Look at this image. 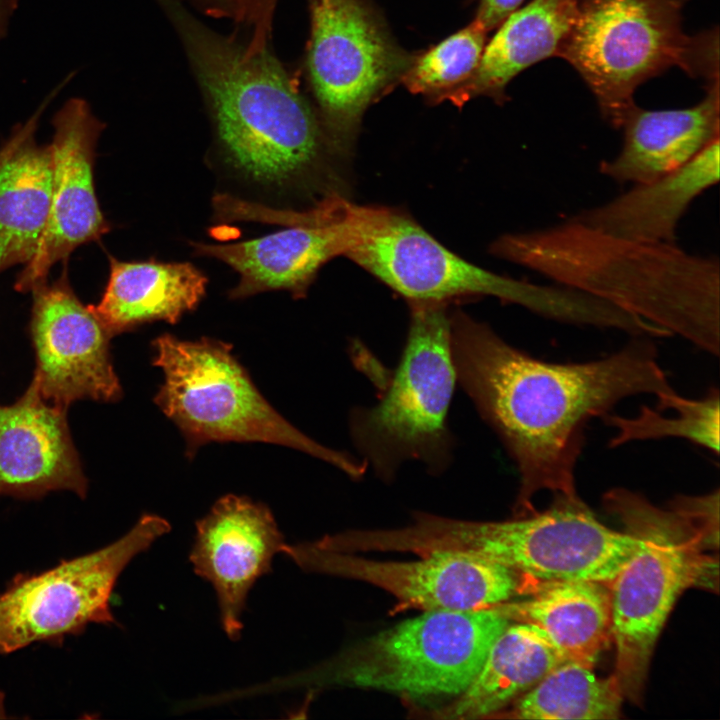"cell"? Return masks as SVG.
<instances>
[{
    "label": "cell",
    "instance_id": "27",
    "mask_svg": "<svg viewBox=\"0 0 720 720\" xmlns=\"http://www.w3.org/2000/svg\"><path fill=\"white\" fill-rule=\"evenodd\" d=\"M671 415H664L656 406H642L635 416L606 414L605 423L616 430L609 447L631 441L678 437L701 446L715 456L719 454L720 397L712 388L702 398L680 396L668 407ZM666 409V408H665Z\"/></svg>",
    "mask_w": 720,
    "mask_h": 720
},
{
    "label": "cell",
    "instance_id": "1",
    "mask_svg": "<svg viewBox=\"0 0 720 720\" xmlns=\"http://www.w3.org/2000/svg\"><path fill=\"white\" fill-rule=\"evenodd\" d=\"M449 317L457 382L515 463L518 512H529L540 491L577 493L576 465L592 418L631 396L651 394L663 404L677 394L649 336L597 360L551 363L461 310Z\"/></svg>",
    "mask_w": 720,
    "mask_h": 720
},
{
    "label": "cell",
    "instance_id": "22",
    "mask_svg": "<svg viewBox=\"0 0 720 720\" xmlns=\"http://www.w3.org/2000/svg\"><path fill=\"white\" fill-rule=\"evenodd\" d=\"M493 607L511 622L541 630L565 661L593 667L613 639L611 594L606 584L538 583L527 598Z\"/></svg>",
    "mask_w": 720,
    "mask_h": 720
},
{
    "label": "cell",
    "instance_id": "10",
    "mask_svg": "<svg viewBox=\"0 0 720 720\" xmlns=\"http://www.w3.org/2000/svg\"><path fill=\"white\" fill-rule=\"evenodd\" d=\"M400 361L379 402L352 410V441L367 466L390 480L411 460L431 473L450 464L448 412L457 382L450 317L443 303H412Z\"/></svg>",
    "mask_w": 720,
    "mask_h": 720
},
{
    "label": "cell",
    "instance_id": "8",
    "mask_svg": "<svg viewBox=\"0 0 720 720\" xmlns=\"http://www.w3.org/2000/svg\"><path fill=\"white\" fill-rule=\"evenodd\" d=\"M153 348L154 365L164 374L154 402L183 434L188 457L212 441L267 442L314 456L353 479L364 475L363 460L316 442L283 418L256 388L230 344L163 334Z\"/></svg>",
    "mask_w": 720,
    "mask_h": 720
},
{
    "label": "cell",
    "instance_id": "26",
    "mask_svg": "<svg viewBox=\"0 0 720 720\" xmlns=\"http://www.w3.org/2000/svg\"><path fill=\"white\" fill-rule=\"evenodd\" d=\"M593 667L566 660L516 699L515 719L608 720L620 716L624 699L614 675L599 678Z\"/></svg>",
    "mask_w": 720,
    "mask_h": 720
},
{
    "label": "cell",
    "instance_id": "17",
    "mask_svg": "<svg viewBox=\"0 0 720 720\" xmlns=\"http://www.w3.org/2000/svg\"><path fill=\"white\" fill-rule=\"evenodd\" d=\"M66 410L44 399L33 379L13 404L0 405V496L34 499L68 490L86 497Z\"/></svg>",
    "mask_w": 720,
    "mask_h": 720
},
{
    "label": "cell",
    "instance_id": "11",
    "mask_svg": "<svg viewBox=\"0 0 720 720\" xmlns=\"http://www.w3.org/2000/svg\"><path fill=\"white\" fill-rule=\"evenodd\" d=\"M169 522L143 514L114 542L38 572L18 574L0 590V655L34 643L62 645L90 624L115 623L111 596L138 554L170 530Z\"/></svg>",
    "mask_w": 720,
    "mask_h": 720
},
{
    "label": "cell",
    "instance_id": "15",
    "mask_svg": "<svg viewBox=\"0 0 720 720\" xmlns=\"http://www.w3.org/2000/svg\"><path fill=\"white\" fill-rule=\"evenodd\" d=\"M51 207L36 253L18 275L14 288L31 292L47 282L51 268L79 246L110 230L96 196L94 163L104 124L81 98L69 99L52 119Z\"/></svg>",
    "mask_w": 720,
    "mask_h": 720
},
{
    "label": "cell",
    "instance_id": "28",
    "mask_svg": "<svg viewBox=\"0 0 720 720\" xmlns=\"http://www.w3.org/2000/svg\"><path fill=\"white\" fill-rule=\"evenodd\" d=\"M486 31L476 22L454 33L442 42L414 57L403 76V83L413 93L440 102L466 83L481 60Z\"/></svg>",
    "mask_w": 720,
    "mask_h": 720
},
{
    "label": "cell",
    "instance_id": "19",
    "mask_svg": "<svg viewBox=\"0 0 720 720\" xmlns=\"http://www.w3.org/2000/svg\"><path fill=\"white\" fill-rule=\"evenodd\" d=\"M684 109L647 110L633 104L619 128V152L599 164V172L618 184L652 181L682 167L719 138V82Z\"/></svg>",
    "mask_w": 720,
    "mask_h": 720
},
{
    "label": "cell",
    "instance_id": "31",
    "mask_svg": "<svg viewBox=\"0 0 720 720\" xmlns=\"http://www.w3.org/2000/svg\"><path fill=\"white\" fill-rule=\"evenodd\" d=\"M20 0H0V39L8 30L9 20L17 9Z\"/></svg>",
    "mask_w": 720,
    "mask_h": 720
},
{
    "label": "cell",
    "instance_id": "6",
    "mask_svg": "<svg viewBox=\"0 0 720 720\" xmlns=\"http://www.w3.org/2000/svg\"><path fill=\"white\" fill-rule=\"evenodd\" d=\"M603 499L606 509L641 542L609 584L616 646L613 675L624 698L640 704L655 644L675 602L684 590L710 576L712 561L702 552L704 533L673 501L662 509L626 488L611 489Z\"/></svg>",
    "mask_w": 720,
    "mask_h": 720
},
{
    "label": "cell",
    "instance_id": "14",
    "mask_svg": "<svg viewBox=\"0 0 720 720\" xmlns=\"http://www.w3.org/2000/svg\"><path fill=\"white\" fill-rule=\"evenodd\" d=\"M33 380L44 399L67 409L73 402L119 400L122 389L110 355L111 334L74 293L66 268L31 291Z\"/></svg>",
    "mask_w": 720,
    "mask_h": 720
},
{
    "label": "cell",
    "instance_id": "20",
    "mask_svg": "<svg viewBox=\"0 0 720 720\" xmlns=\"http://www.w3.org/2000/svg\"><path fill=\"white\" fill-rule=\"evenodd\" d=\"M67 82L54 89L0 149V274L14 265L27 264L46 229L53 159L50 144L39 145L35 132L43 110Z\"/></svg>",
    "mask_w": 720,
    "mask_h": 720
},
{
    "label": "cell",
    "instance_id": "18",
    "mask_svg": "<svg viewBox=\"0 0 720 720\" xmlns=\"http://www.w3.org/2000/svg\"><path fill=\"white\" fill-rule=\"evenodd\" d=\"M290 228L232 244L193 243L197 254L216 258L239 274L232 299L268 290H287L303 297L319 269L343 255L341 223L327 201L289 217Z\"/></svg>",
    "mask_w": 720,
    "mask_h": 720
},
{
    "label": "cell",
    "instance_id": "4",
    "mask_svg": "<svg viewBox=\"0 0 720 720\" xmlns=\"http://www.w3.org/2000/svg\"><path fill=\"white\" fill-rule=\"evenodd\" d=\"M543 511L505 521H468L417 513L390 536L397 552H449L506 566L538 583L610 584L640 539L602 524L576 494H554Z\"/></svg>",
    "mask_w": 720,
    "mask_h": 720
},
{
    "label": "cell",
    "instance_id": "7",
    "mask_svg": "<svg viewBox=\"0 0 720 720\" xmlns=\"http://www.w3.org/2000/svg\"><path fill=\"white\" fill-rule=\"evenodd\" d=\"M688 0H582L557 56L581 75L604 120L619 128L636 88L677 66L707 85L719 81L718 31L688 36Z\"/></svg>",
    "mask_w": 720,
    "mask_h": 720
},
{
    "label": "cell",
    "instance_id": "21",
    "mask_svg": "<svg viewBox=\"0 0 720 720\" xmlns=\"http://www.w3.org/2000/svg\"><path fill=\"white\" fill-rule=\"evenodd\" d=\"M720 178V138L687 164L571 218L601 231L643 242L676 243L677 227L691 204Z\"/></svg>",
    "mask_w": 720,
    "mask_h": 720
},
{
    "label": "cell",
    "instance_id": "3",
    "mask_svg": "<svg viewBox=\"0 0 720 720\" xmlns=\"http://www.w3.org/2000/svg\"><path fill=\"white\" fill-rule=\"evenodd\" d=\"M183 43L230 164L257 183L292 186L336 153L321 119L264 40L243 45L158 0Z\"/></svg>",
    "mask_w": 720,
    "mask_h": 720
},
{
    "label": "cell",
    "instance_id": "9",
    "mask_svg": "<svg viewBox=\"0 0 720 720\" xmlns=\"http://www.w3.org/2000/svg\"><path fill=\"white\" fill-rule=\"evenodd\" d=\"M510 623L493 606L424 611L290 676L285 686L374 689L414 699L458 696Z\"/></svg>",
    "mask_w": 720,
    "mask_h": 720
},
{
    "label": "cell",
    "instance_id": "12",
    "mask_svg": "<svg viewBox=\"0 0 720 720\" xmlns=\"http://www.w3.org/2000/svg\"><path fill=\"white\" fill-rule=\"evenodd\" d=\"M306 58L318 115L337 154L350 151L362 116L414 57L392 39L367 0H308Z\"/></svg>",
    "mask_w": 720,
    "mask_h": 720
},
{
    "label": "cell",
    "instance_id": "30",
    "mask_svg": "<svg viewBox=\"0 0 720 720\" xmlns=\"http://www.w3.org/2000/svg\"><path fill=\"white\" fill-rule=\"evenodd\" d=\"M209 12L235 17L238 19L248 18L251 11H254L255 0H198Z\"/></svg>",
    "mask_w": 720,
    "mask_h": 720
},
{
    "label": "cell",
    "instance_id": "16",
    "mask_svg": "<svg viewBox=\"0 0 720 720\" xmlns=\"http://www.w3.org/2000/svg\"><path fill=\"white\" fill-rule=\"evenodd\" d=\"M284 543L270 509L244 496L221 497L196 522L189 561L195 574L212 585L223 630L231 640L241 637L251 588L271 571Z\"/></svg>",
    "mask_w": 720,
    "mask_h": 720
},
{
    "label": "cell",
    "instance_id": "5",
    "mask_svg": "<svg viewBox=\"0 0 720 720\" xmlns=\"http://www.w3.org/2000/svg\"><path fill=\"white\" fill-rule=\"evenodd\" d=\"M343 255L412 303L492 296L547 319L588 326L598 314L592 296L562 285L503 276L454 254L410 217L393 209L359 206L337 197Z\"/></svg>",
    "mask_w": 720,
    "mask_h": 720
},
{
    "label": "cell",
    "instance_id": "24",
    "mask_svg": "<svg viewBox=\"0 0 720 720\" xmlns=\"http://www.w3.org/2000/svg\"><path fill=\"white\" fill-rule=\"evenodd\" d=\"M206 285V276L187 262H124L110 257L106 288L91 308L113 337L148 322L176 323L200 303Z\"/></svg>",
    "mask_w": 720,
    "mask_h": 720
},
{
    "label": "cell",
    "instance_id": "13",
    "mask_svg": "<svg viewBox=\"0 0 720 720\" xmlns=\"http://www.w3.org/2000/svg\"><path fill=\"white\" fill-rule=\"evenodd\" d=\"M281 553L308 572L374 585L404 608L479 610L524 591V577L501 564L464 554L437 552L410 561H380L314 542L284 543Z\"/></svg>",
    "mask_w": 720,
    "mask_h": 720
},
{
    "label": "cell",
    "instance_id": "23",
    "mask_svg": "<svg viewBox=\"0 0 720 720\" xmlns=\"http://www.w3.org/2000/svg\"><path fill=\"white\" fill-rule=\"evenodd\" d=\"M580 0H532L512 12L484 48L472 77L445 100L459 105L475 96L505 101L507 84L524 69L557 53L569 34Z\"/></svg>",
    "mask_w": 720,
    "mask_h": 720
},
{
    "label": "cell",
    "instance_id": "25",
    "mask_svg": "<svg viewBox=\"0 0 720 720\" xmlns=\"http://www.w3.org/2000/svg\"><path fill=\"white\" fill-rule=\"evenodd\" d=\"M563 661L541 630L512 622L492 643L470 685L437 711V717L462 720L496 714Z\"/></svg>",
    "mask_w": 720,
    "mask_h": 720
},
{
    "label": "cell",
    "instance_id": "2",
    "mask_svg": "<svg viewBox=\"0 0 720 720\" xmlns=\"http://www.w3.org/2000/svg\"><path fill=\"white\" fill-rule=\"evenodd\" d=\"M492 255L720 352V263L676 243L619 237L573 218L498 237Z\"/></svg>",
    "mask_w": 720,
    "mask_h": 720
},
{
    "label": "cell",
    "instance_id": "29",
    "mask_svg": "<svg viewBox=\"0 0 720 720\" xmlns=\"http://www.w3.org/2000/svg\"><path fill=\"white\" fill-rule=\"evenodd\" d=\"M523 0H480L474 22L486 32L498 27Z\"/></svg>",
    "mask_w": 720,
    "mask_h": 720
}]
</instances>
